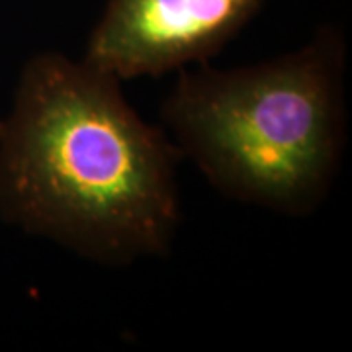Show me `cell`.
<instances>
[{
    "label": "cell",
    "mask_w": 352,
    "mask_h": 352,
    "mask_svg": "<svg viewBox=\"0 0 352 352\" xmlns=\"http://www.w3.org/2000/svg\"><path fill=\"white\" fill-rule=\"evenodd\" d=\"M178 161L116 76L38 53L0 120V217L102 264L159 256L180 223Z\"/></svg>",
    "instance_id": "cell-1"
},
{
    "label": "cell",
    "mask_w": 352,
    "mask_h": 352,
    "mask_svg": "<svg viewBox=\"0 0 352 352\" xmlns=\"http://www.w3.org/2000/svg\"><path fill=\"white\" fill-rule=\"evenodd\" d=\"M344 38L327 25L270 61L184 71L163 104L168 138L227 198L314 214L344 151Z\"/></svg>",
    "instance_id": "cell-2"
},
{
    "label": "cell",
    "mask_w": 352,
    "mask_h": 352,
    "mask_svg": "<svg viewBox=\"0 0 352 352\" xmlns=\"http://www.w3.org/2000/svg\"><path fill=\"white\" fill-rule=\"evenodd\" d=\"M258 6L261 0H108L82 59L120 82L206 63Z\"/></svg>",
    "instance_id": "cell-3"
}]
</instances>
